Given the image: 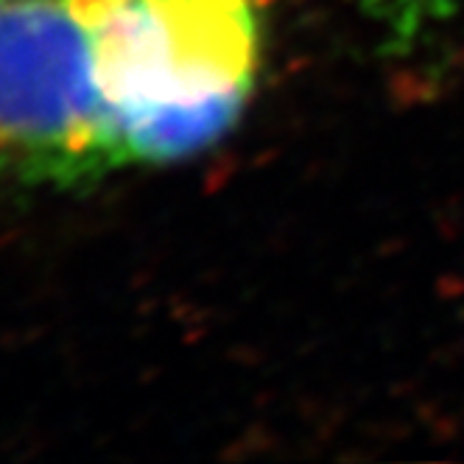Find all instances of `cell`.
<instances>
[{"instance_id": "6da1fadb", "label": "cell", "mask_w": 464, "mask_h": 464, "mask_svg": "<svg viewBox=\"0 0 464 464\" xmlns=\"http://www.w3.org/2000/svg\"><path fill=\"white\" fill-rule=\"evenodd\" d=\"M107 171L216 143L246 107L263 0H79Z\"/></svg>"}, {"instance_id": "7a4b0ae2", "label": "cell", "mask_w": 464, "mask_h": 464, "mask_svg": "<svg viewBox=\"0 0 464 464\" xmlns=\"http://www.w3.org/2000/svg\"><path fill=\"white\" fill-rule=\"evenodd\" d=\"M389 51H414L422 40L453 20L464 0H355Z\"/></svg>"}]
</instances>
